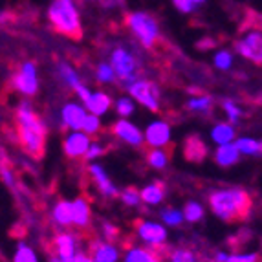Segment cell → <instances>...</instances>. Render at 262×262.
Here are the masks:
<instances>
[{"mask_svg": "<svg viewBox=\"0 0 262 262\" xmlns=\"http://www.w3.org/2000/svg\"><path fill=\"white\" fill-rule=\"evenodd\" d=\"M75 94H77V96L81 97V101H83L84 105H86L88 99H90V96H92V94H90V90H88L86 86H83V84H79V86L75 88Z\"/></svg>", "mask_w": 262, "mask_h": 262, "instance_id": "cell-44", "label": "cell"}, {"mask_svg": "<svg viewBox=\"0 0 262 262\" xmlns=\"http://www.w3.org/2000/svg\"><path fill=\"white\" fill-rule=\"evenodd\" d=\"M110 105H112V99H110L106 94L96 92V94H92V96H90V99H88L86 108L90 110L94 116H103V114L108 112Z\"/></svg>", "mask_w": 262, "mask_h": 262, "instance_id": "cell-23", "label": "cell"}, {"mask_svg": "<svg viewBox=\"0 0 262 262\" xmlns=\"http://www.w3.org/2000/svg\"><path fill=\"white\" fill-rule=\"evenodd\" d=\"M48 20L57 33L68 39L81 40L83 37V26L74 0H52L48 8Z\"/></svg>", "mask_w": 262, "mask_h": 262, "instance_id": "cell-3", "label": "cell"}, {"mask_svg": "<svg viewBox=\"0 0 262 262\" xmlns=\"http://www.w3.org/2000/svg\"><path fill=\"white\" fill-rule=\"evenodd\" d=\"M13 86L17 92L31 97L39 90V79H37V66L35 62L26 61L22 62L20 70L13 75Z\"/></svg>", "mask_w": 262, "mask_h": 262, "instance_id": "cell-7", "label": "cell"}, {"mask_svg": "<svg viewBox=\"0 0 262 262\" xmlns=\"http://www.w3.org/2000/svg\"><path fill=\"white\" fill-rule=\"evenodd\" d=\"M110 61H112V68L118 75L119 83L125 88H128L132 83H136L140 75H138V68H140V62L128 52L127 48L123 46H116L110 53Z\"/></svg>", "mask_w": 262, "mask_h": 262, "instance_id": "cell-5", "label": "cell"}, {"mask_svg": "<svg viewBox=\"0 0 262 262\" xmlns=\"http://www.w3.org/2000/svg\"><path fill=\"white\" fill-rule=\"evenodd\" d=\"M187 110L196 112V114H211V110H213V101L207 96L192 97V99L187 101Z\"/></svg>", "mask_w": 262, "mask_h": 262, "instance_id": "cell-26", "label": "cell"}, {"mask_svg": "<svg viewBox=\"0 0 262 262\" xmlns=\"http://www.w3.org/2000/svg\"><path fill=\"white\" fill-rule=\"evenodd\" d=\"M116 110H118V114L121 118H127V116H130L134 112V103L130 99H127V97H121L116 103Z\"/></svg>", "mask_w": 262, "mask_h": 262, "instance_id": "cell-38", "label": "cell"}, {"mask_svg": "<svg viewBox=\"0 0 262 262\" xmlns=\"http://www.w3.org/2000/svg\"><path fill=\"white\" fill-rule=\"evenodd\" d=\"M48 260H50V262H62L61 258L57 257V253H52V255H50V258H48Z\"/></svg>", "mask_w": 262, "mask_h": 262, "instance_id": "cell-46", "label": "cell"}, {"mask_svg": "<svg viewBox=\"0 0 262 262\" xmlns=\"http://www.w3.org/2000/svg\"><path fill=\"white\" fill-rule=\"evenodd\" d=\"M0 176L4 180V184L8 185L9 189H15V176H13V169L9 167V163L6 162H0Z\"/></svg>", "mask_w": 262, "mask_h": 262, "instance_id": "cell-36", "label": "cell"}, {"mask_svg": "<svg viewBox=\"0 0 262 262\" xmlns=\"http://www.w3.org/2000/svg\"><path fill=\"white\" fill-rule=\"evenodd\" d=\"M53 222L57 226L68 227L74 224V216H72V204L66 200H59L53 207Z\"/></svg>", "mask_w": 262, "mask_h": 262, "instance_id": "cell-21", "label": "cell"}, {"mask_svg": "<svg viewBox=\"0 0 262 262\" xmlns=\"http://www.w3.org/2000/svg\"><path fill=\"white\" fill-rule=\"evenodd\" d=\"M74 262H92V257L90 255H86V253H75V257H74Z\"/></svg>", "mask_w": 262, "mask_h": 262, "instance_id": "cell-45", "label": "cell"}, {"mask_svg": "<svg viewBox=\"0 0 262 262\" xmlns=\"http://www.w3.org/2000/svg\"><path fill=\"white\" fill-rule=\"evenodd\" d=\"M125 24L145 48H154L160 40V26L154 17L145 11H132L125 15Z\"/></svg>", "mask_w": 262, "mask_h": 262, "instance_id": "cell-4", "label": "cell"}, {"mask_svg": "<svg viewBox=\"0 0 262 262\" xmlns=\"http://www.w3.org/2000/svg\"><path fill=\"white\" fill-rule=\"evenodd\" d=\"M55 253L62 262H74L75 257V236L72 233H59L55 236Z\"/></svg>", "mask_w": 262, "mask_h": 262, "instance_id": "cell-17", "label": "cell"}, {"mask_svg": "<svg viewBox=\"0 0 262 262\" xmlns=\"http://www.w3.org/2000/svg\"><path fill=\"white\" fill-rule=\"evenodd\" d=\"M226 262H260L258 253H246V255H227Z\"/></svg>", "mask_w": 262, "mask_h": 262, "instance_id": "cell-40", "label": "cell"}, {"mask_svg": "<svg viewBox=\"0 0 262 262\" xmlns=\"http://www.w3.org/2000/svg\"><path fill=\"white\" fill-rule=\"evenodd\" d=\"M96 75H97V81L106 83V84L114 83V81L118 79V75H116V72H114L112 64H108V62H99V64H97Z\"/></svg>", "mask_w": 262, "mask_h": 262, "instance_id": "cell-29", "label": "cell"}, {"mask_svg": "<svg viewBox=\"0 0 262 262\" xmlns=\"http://www.w3.org/2000/svg\"><path fill=\"white\" fill-rule=\"evenodd\" d=\"M260 147H262V141H260Z\"/></svg>", "mask_w": 262, "mask_h": 262, "instance_id": "cell-47", "label": "cell"}, {"mask_svg": "<svg viewBox=\"0 0 262 262\" xmlns=\"http://www.w3.org/2000/svg\"><path fill=\"white\" fill-rule=\"evenodd\" d=\"M101 8L105 9H114V8H121L125 4V0H97Z\"/></svg>", "mask_w": 262, "mask_h": 262, "instance_id": "cell-43", "label": "cell"}, {"mask_svg": "<svg viewBox=\"0 0 262 262\" xmlns=\"http://www.w3.org/2000/svg\"><path fill=\"white\" fill-rule=\"evenodd\" d=\"M185 147H184V156L187 162L191 163H200L206 160L207 156V147L202 141V138L198 134H191L185 138Z\"/></svg>", "mask_w": 262, "mask_h": 262, "instance_id": "cell-16", "label": "cell"}, {"mask_svg": "<svg viewBox=\"0 0 262 262\" xmlns=\"http://www.w3.org/2000/svg\"><path fill=\"white\" fill-rule=\"evenodd\" d=\"M238 156H241V150L236 149V145H222L216 149L214 152V162L219 163L220 167H231L238 162Z\"/></svg>", "mask_w": 262, "mask_h": 262, "instance_id": "cell-19", "label": "cell"}, {"mask_svg": "<svg viewBox=\"0 0 262 262\" xmlns=\"http://www.w3.org/2000/svg\"><path fill=\"white\" fill-rule=\"evenodd\" d=\"M88 147H90V138L81 132H72L64 138L62 141V150H64L68 160H77L86 154Z\"/></svg>", "mask_w": 262, "mask_h": 262, "instance_id": "cell-10", "label": "cell"}, {"mask_svg": "<svg viewBox=\"0 0 262 262\" xmlns=\"http://www.w3.org/2000/svg\"><path fill=\"white\" fill-rule=\"evenodd\" d=\"M235 145L242 154H248V156H260L262 154L260 141H255L251 138H241Z\"/></svg>", "mask_w": 262, "mask_h": 262, "instance_id": "cell-27", "label": "cell"}, {"mask_svg": "<svg viewBox=\"0 0 262 262\" xmlns=\"http://www.w3.org/2000/svg\"><path fill=\"white\" fill-rule=\"evenodd\" d=\"M167 258H169V262H196L194 253H192L191 249H185V248L170 249Z\"/></svg>", "mask_w": 262, "mask_h": 262, "instance_id": "cell-30", "label": "cell"}, {"mask_svg": "<svg viewBox=\"0 0 262 262\" xmlns=\"http://www.w3.org/2000/svg\"><path fill=\"white\" fill-rule=\"evenodd\" d=\"M101 233L105 235V238H106V242H116L121 236V233H119V229L114 224H110V222H103L101 224Z\"/></svg>", "mask_w": 262, "mask_h": 262, "instance_id": "cell-37", "label": "cell"}, {"mask_svg": "<svg viewBox=\"0 0 262 262\" xmlns=\"http://www.w3.org/2000/svg\"><path fill=\"white\" fill-rule=\"evenodd\" d=\"M136 233L140 235L141 241H145L149 246H162L167 241V231L165 227L160 224L149 222V220H136L134 222Z\"/></svg>", "mask_w": 262, "mask_h": 262, "instance_id": "cell-9", "label": "cell"}, {"mask_svg": "<svg viewBox=\"0 0 262 262\" xmlns=\"http://www.w3.org/2000/svg\"><path fill=\"white\" fill-rule=\"evenodd\" d=\"M184 216L189 222H200L204 219V207L200 204H196V202H187L184 209Z\"/></svg>", "mask_w": 262, "mask_h": 262, "instance_id": "cell-31", "label": "cell"}, {"mask_svg": "<svg viewBox=\"0 0 262 262\" xmlns=\"http://www.w3.org/2000/svg\"><path fill=\"white\" fill-rule=\"evenodd\" d=\"M214 64L219 66L220 70H229L233 64V57L229 52H219L214 57Z\"/></svg>", "mask_w": 262, "mask_h": 262, "instance_id": "cell-39", "label": "cell"}, {"mask_svg": "<svg viewBox=\"0 0 262 262\" xmlns=\"http://www.w3.org/2000/svg\"><path fill=\"white\" fill-rule=\"evenodd\" d=\"M170 150H172V145H170L169 149H150L147 150V163H149L152 169L156 170H162L167 167V163L170 162Z\"/></svg>", "mask_w": 262, "mask_h": 262, "instance_id": "cell-22", "label": "cell"}, {"mask_svg": "<svg viewBox=\"0 0 262 262\" xmlns=\"http://www.w3.org/2000/svg\"><path fill=\"white\" fill-rule=\"evenodd\" d=\"M103 152H105V149H103V145L101 143H90L86 154H84V162H90V160H94V158L101 156Z\"/></svg>", "mask_w": 262, "mask_h": 262, "instance_id": "cell-42", "label": "cell"}, {"mask_svg": "<svg viewBox=\"0 0 262 262\" xmlns=\"http://www.w3.org/2000/svg\"><path fill=\"white\" fill-rule=\"evenodd\" d=\"M211 211L224 222H241L248 220L253 207V198L248 191L238 187L216 189L207 196Z\"/></svg>", "mask_w": 262, "mask_h": 262, "instance_id": "cell-2", "label": "cell"}, {"mask_svg": "<svg viewBox=\"0 0 262 262\" xmlns=\"http://www.w3.org/2000/svg\"><path fill=\"white\" fill-rule=\"evenodd\" d=\"M160 216L162 220L167 224V226H172V227H178L184 220V214L180 213L178 209H172V207H165V209L160 211Z\"/></svg>", "mask_w": 262, "mask_h": 262, "instance_id": "cell-32", "label": "cell"}, {"mask_svg": "<svg viewBox=\"0 0 262 262\" xmlns=\"http://www.w3.org/2000/svg\"><path fill=\"white\" fill-rule=\"evenodd\" d=\"M112 134L118 136L119 140L125 141L127 145H132V147H141L143 145V134L136 125H132L127 119H119L112 125Z\"/></svg>", "mask_w": 262, "mask_h": 262, "instance_id": "cell-11", "label": "cell"}, {"mask_svg": "<svg viewBox=\"0 0 262 262\" xmlns=\"http://www.w3.org/2000/svg\"><path fill=\"white\" fill-rule=\"evenodd\" d=\"M88 255L92 257V262H118L119 258L118 248L99 238H92L88 242Z\"/></svg>", "mask_w": 262, "mask_h": 262, "instance_id": "cell-13", "label": "cell"}, {"mask_svg": "<svg viewBox=\"0 0 262 262\" xmlns=\"http://www.w3.org/2000/svg\"><path fill=\"white\" fill-rule=\"evenodd\" d=\"M101 128V121H99V116H94V114H88L86 119L83 123V132L86 134H97Z\"/></svg>", "mask_w": 262, "mask_h": 262, "instance_id": "cell-35", "label": "cell"}, {"mask_svg": "<svg viewBox=\"0 0 262 262\" xmlns=\"http://www.w3.org/2000/svg\"><path fill=\"white\" fill-rule=\"evenodd\" d=\"M88 114L84 112L83 106L77 103H66L61 110V121L62 128H70V130H83V123Z\"/></svg>", "mask_w": 262, "mask_h": 262, "instance_id": "cell-14", "label": "cell"}, {"mask_svg": "<svg viewBox=\"0 0 262 262\" xmlns=\"http://www.w3.org/2000/svg\"><path fill=\"white\" fill-rule=\"evenodd\" d=\"M222 108L226 110V114H227V119H229V121L236 123V121H238V119H241V116H242V110L238 108V106H236L231 99H224V101H222Z\"/></svg>", "mask_w": 262, "mask_h": 262, "instance_id": "cell-34", "label": "cell"}, {"mask_svg": "<svg viewBox=\"0 0 262 262\" xmlns=\"http://www.w3.org/2000/svg\"><path fill=\"white\" fill-rule=\"evenodd\" d=\"M172 4H174V8L178 9V11H182V13H192V11L196 9V6H194L192 0H172Z\"/></svg>", "mask_w": 262, "mask_h": 262, "instance_id": "cell-41", "label": "cell"}, {"mask_svg": "<svg viewBox=\"0 0 262 262\" xmlns=\"http://www.w3.org/2000/svg\"><path fill=\"white\" fill-rule=\"evenodd\" d=\"M165 184L163 182H152L147 187L141 191V200L145 204H150V206H156L165 198Z\"/></svg>", "mask_w": 262, "mask_h": 262, "instance_id": "cell-20", "label": "cell"}, {"mask_svg": "<svg viewBox=\"0 0 262 262\" xmlns=\"http://www.w3.org/2000/svg\"><path fill=\"white\" fill-rule=\"evenodd\" d=\"M57 72H59V77H61V81L66 84V86H70V88H74V90H75V88L81 84L77 72H75L74 68L68 64V62H64V61L57 62Z\"/></svg>", "mask_w": 262, "mask_h": 262, "instance_id": "cell-24", "label": "cell"}, {"mask_svg": "<svg viewBox=\"0 0 262 262\" xmlns=\"http://www.w3.org/2000/svg\"><path fill=\"white\" fill-rule=\"evenodd\" d=\"M13 262H39L37 253L31 249V246L24 244V242H18L17 249H15Z\"/></svg>", "mask_w": 262, "mask_h": 262, "instance_id": "cell-28", "label": "cell"}, {"mask_svg": "<svg viewBox=\"0 0 262 262\" xmlns=\"http://www.w3.org/2000/svg\"><path fill=\"white\" fill-rule=\"evenodd\" d=\"M211 138H213L214 143L227 145L235 138V128H233L231 125H226V123H219V125L213 128V132H211Z\"/></svg>", "mask_w": 262, "mask_h": 262, "instance_id": "cell-25", "label": "cell"}, {"mask_svg": "<svg viewBox=\"0 0 262 262\" xmlns=\"http://www.w3.org/2000/svg\"><path fill=\"white\" fill-rule=\"evenodd\" d=\"M145 141L150 145V147H165L170 145V127L169 123L165 121H154L150 123L147 130H145Z\"/></svg>", "mask_w": 262, "mask_h": 262, "instance_id": "cell-15", "label": "cell"}, {"mask_svg": "<svg viewBox=\"0 0 262 262\" xmlns=\"http://www.w3.org/2000/svg\"><path fill=\"white\" fill-rule=\"evenodd\" d=\"M119 198H121L123 204L128 207H138L141 204V192L136 187H127L119 194Z\"/></svg>", "mask_w": 262, "mask_h": 262, "instance_id": "cell-33", "label": "cell"}, {"mask_svg": "<svg viewBox=\"0 0 262 262\" xmlns=\"http://www.w3.org/2000/svg\"><path fill=\"white\" fill-rule=\"evenodd\" d=\"M88 172H90V178H92V182L96 184L97 191L101 192V196L105 198H116L119 194L118 187H116V184H112L108 178V174L105 172V169L101 165H97V163H94V165L88 167Z\"/></svg>", "mask_w": 262, "mask_h": 262, "instance_id": "cell-12", "label": "cell"}, {"mask_svg": "<svg viewBox=\"0 0 262 262\" xmlns=\"http://www.w3.org/2000/svg\"><path fill=\"white\" fill-rule=\"evenodd\" d=\"M127 90L136 101H140L150 112H160V105H158L160 103V88L154 83H150L147 79H138Z\"/></svg>", "mask_w": 262, "mask_h": 262, "instance_id": "cell-6", "label": "cell"}, {"mask_svg": "<svg viewBox=\"0 0 262 262\" xmlns=\"http://www.w3.org/2000/svg\"><path fill=\"white\" fill-rule=\"evenodd\" d=\"M236 52L248 61L262 66V31H249L235 42Z\"/></svg>", "mask_w": 262, "mask_h": 262, "instance_id": "cell-8", "label": "cell"}, {"mask_svg": "<svg viewBox=\"0 0 262 262\" xmlns=\"http://www.w3.org/2000/svg\"><path fill=\"white\" fill-rule=\"evenodd\" d=\"M17 119V143L33 160H40L46 150V125L42 118L33 110L30 101H20L15 110Z\"/></svg>", "mask_w": 262, "mask_h": 262, "instance_id": "cell-1", "label": "cell"}, {"mask_svg": "<svg viewBox=\"0 0 262 262\" xmlns=\"http://www.w3.org/2000/svg\"><path fill=\"white\" fill-rule=\"evenodd\" d=\"M72 204V216H74V224L83 231L90 226V204L86 202V198L79 196L75 198Z\"/></svg>", "mask_w": 262, "mask_h": 262, "instance_id": "cell-18", "label": "cell"}]
</instances>
